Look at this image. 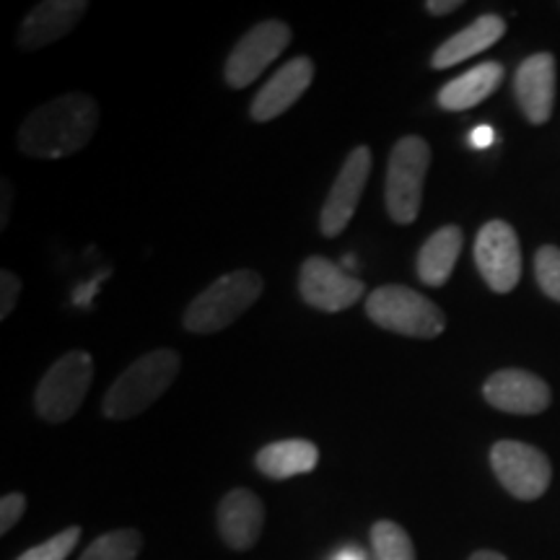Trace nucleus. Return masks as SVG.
<instances>
[{"instance_id":"nucleus-9","label":"nucleus","mask_w":560,"mask_h":560,"mask_svg":"<svg viewBox=\"0 0 560 560\" xmlns=\"http://www.w3.org/2000/svg\"><path fill=\"white\" fill-rule=\"evenodd\" d=\"M475 265L490 291L509 293L522 278V247L506 221H488L475 240Z\"/></svg>"},{"instance_id":"nucleus-15","label":"nucleus","mask_w":560,"mask_h":560,"mask_svg":"<svg viewBox=\"0 0 560 560\" xmlns=\"http://www.w3.org/2000/svg\"><path fill=\"white\" fill-rule=\"evenodd\" d=\"M516 102L532 125H545L556 104V58L550 52H537L516 70Z\"/></svg>"},{"instance_id":"nucleus-17","label":"nucleus","mask_w":560,"mask_h":560,"mask_svg":"<svg viewBox=\"0 0 560 560\" xmlns=\"http://www.w3.org/2000/svg\"><path fill=\"white\" fill-rule=\"evenodd\" d=\"M503 34H506V21L495 13H482L480 19H475L467 30H462L444 42L436 52H433L431 66L436 70H446L459 66V62L475 58V55L486 52L488 47H493Z\"/></svg>"},{"instance_id":"nucleus-28","label":"nucleus","mask_w":560,"mask_h":560,"mask_svg":"<svg viewBox=\"0 0 560 560\" xmlns=\"http://www.w3.org/2000/svg\"><path fill=\"white\" fill-rule=\"evenodd\" d=\"M0 190H3V210H0V229L5 231V226H9V219H11L9 208L13 206V187H11V182L9 179L0 182Z\"/></svg>"},{"instance_id":"nucleus-21","label":"nucleus","mask_w":560,"mask_h":560,"mask_svg":"<svg viewBox=\"0 0 560 560\" xmlns=\"http://www.w3.org/2000/svg\"><path fill=\"white\" fill-rule=\"evenodd\" d=\"M143 537L138 529H115L96 537L79 560H138Z\"/></svg>"},{"instance_id":"nucleus-31","label":"nucleus","mask_w":560,"mask_h":560,"mask_svg":"<svg viewBox=\"0 0 560 560\" xmlns=\"http://www.w3.org/2000/svg\"><path fill=\"white\" fill-rule=\"evenodd\" d=\"M470 560H509V558L501 556V552H495V550H478V552H472Z\"/></svg>"},{"instance_id":"nucleus-12","label":"nucleus","mask_w":560,"mask_h":560,"mask_svg":"<svg viewBox=\"0 0 560 560\" xmlns=\"http://www.w3.org/2000/svg\"><path fill=\"white\" fill-rule=\"evenodd\" d=\"M482 395H486L488 405H493L501 412H511V416H537V412L548 410L550 405L548 384L524 369L495 371L482 384Z\"/></svg>"},{"instance_id":"nucleus-13","label":"nucleus","mask_w":560,"mask_h":560,"mask_svg":"<svg viewBox=\"0 0 560 560\" xmlns=\"http://www.w3.org/2000/svg\"><path fill=\"white\" fill-rule=\"evenodd\" d=\"M86 0H47V3L34 5L19 30V47L26 52H37L68 37L75 24L86 16Z\"/></svg>"},{"instance_id":"nucleus-19","label":"nucleus","mask_w":560,"mask_h":560,"mask_svg":"<svg viewBox=\"0 0 560 560\" xmlns=\"http://www.w3.org/2000/svg\"><path fill=\"white\" fill-rule=\"evenodd\" d=\"M317 462L319 450L306 439L272 441V444L262 446L260 454L255 457L257 470L272 480H289L296 478V475L312 472Z\"/></svg>"},{"instance_id":"nucleus-23","label":"nucleus","mask_w":560,"mask_h":560,"mask_svg":"<svg viewBox=\"0 0 560 560\" xmlns=\"http://www.w3.org/2000/svg\"><path fill=\"white\" fill-rule=\"evenodd\" d=\"M81 540V527H68L58 532V535L50 537L47 542L37 545V548H30L21 552L16 560H66L70 552H73L75 545Z\"/></svg>"},{"instance_id":"nucleus-7","label":"nucleus","mask_w":560,"mask_h":560,"mask_svg":"<svg viewBox=\"0 0 560 560\" xmlns=\"http://www.w3.org/2000/svg\"><path fill=\"white\" fill-rule=\"evenodd\" d=\"M291 26L278 19H268L240 39L223 68L226 83L231 89H247L268 70L270 62L280 58V52L291 45Z\"/></svg>"},{"instance_id":"nucleus-3","label":"nucleus","mask_w":560,"mask_h":560,"mask_svg":"<svg viewBox=\"0 0 560 560\" xmlns=\"http://www.w3.org/2000/svg\"><path fill=\"white\" fill-rule=\"evenodd\" d=\"M262 289V278L255 270H234L229 276H221L190 301L182 325L195 335L226 330L260 299Z\"/></svg>"},{"instance_id":"nucleus-1","label":"nucleus","mask_w":560,"mask_h":560,"mask_svg":"<svg viewBox=\"0 0 560 560\" xmlns=\"http://www.w3.org/2000/svg\"><path fill=\"white\" fill-rule=\"evenodd\" d=\"M100 125V104L94 96L62 94L42 104L19 130V151L30 159H66L86 149Z\"/></svg>"},{"instance_id":"nucleus-14","label":"nucleus","mask_w":560,"mask_h":560,"mask_svg":"<svg viewBox=\"0 0 560 560\" xmlns=\"http://www.w3.org/2000/svg\"><path fill=\"white\" fill-rule=\"evenodd\" d=\"M314 81V62L310 58H293L252 100L249 115L255 122H270L289 112Z\"/></svg>"},{"instance_id":"nucleus-2","label":"nucleus","mask_w":560,"mask_h":560,"mask_svg":"<svg viewBox=\"0 0 560 560\" xmlns=\"http://www.w3.org/2000/svg\"><path fill=\"white\" fill-rule=\"evenodd\" d=\"M179 374V355L170 348L151 350L117 376L104 395L102 410L109 420H128L145 412L172 387Z\"/></svg>"},{"instance_id":"nucleus-26","label":"nucleus","mask_w":560,"mask_h":560,"mask_svg":"<svg viewBox=\"0 0 560 560\" xmlns=\"http://www.w3.org/2000/svg\"><path fill=\"white\" fill-rule=\"evenodd\" d=\"M21 296V278L16 272H0V319H9L11 312L16 310V301Z\"/></svg>"},{"instance_id":"nucleus-24","label":"nucleus","mask_w":560,"mask_h":560,"mask_svg":"<svg viewBox=\"0 0 560 560\" xmlns=\"http://www.w3.org/2000/svg\"><path fill=\"white\" fill-rule=\"evenodd\" d=\"M537 283L545 291V296L560 304V249L558 247H540L535 257Z\"/></svg>"},{"instance_id":"nucleus-30","label":"nucleus","mask_w":560,"mask_h":560,"mask_svg":"<svg viewBox=\"0 0 560 560\" xmlns=\"http://www.w3.org/2000/svg\"><path fill=\"white\" fill-rule=\"evenodd\" d=\"M330 560H366V552L359 550V548H353V545H350V548H342V550L335 552V556H332Z\"/></svg>"},{"instance_id":"nucleus-6","label":"nucleus","mask_w":560,"mask_h":560,"mask_svg":"<svg viewBox=\"0 0 560 560\" xmlns=\"http://www.w3.org/2000/svg\"><path fill=\"white\" fill-rule=\"evenodd\" d=\"M91 382H94V359L86 350H70L47 369L37 392L34 408L45 423H66L81 410Z\"/></svg>"},{"instance_id":"nucleus-22","label":"nucleus","mask_w":560,"mask_h":560,"mask_svg":"<svg viewBox=\"0 0 560 560\" xmlns=\"http://www.w3.org/2000/svg\"><path fill=\"white\" fill-rule=\"evenodd\" d=\"M371 548H374V560H416L410 535L389 520L371 527Z\"/></svg>"},{"instance_id":"nucleus-10","label":"nucleus","mask_w":560,"mask_h":560,"mask_svg":"<svg viewBox=\"0 0 560 560\" xmlns=\"http://www.w3.org/2000/svg\"><path fill=\"white\" fill-rule=\"evenodd\" d=\"M299 291L306 304L319 312H342L355 306L363 296V280L350 276L327 257H310L301 265Z\"/></svg>"},{"instance_id":"nucleus-29","label":"nucleus","mask_w":560,"mask_h":560,"mask_svg":"<svg viewBox=\"0 0 560 560\" xmlns=\"http://www.w3.org/2000/svg\"><path fill=\"white\" fill-rule=\"evenodd\" d=\"M493 143V130L486 128V125H480V128H475L472 132V145L475 149H486V145Z\"/></svg>"},{"instance_id":"nucleus-16","label":"nucleus","mask_w":560,"mask_h":560,"mask_svg":"<svg viewBox=\"0 0 560 560\" xmlns=\"http://www.w3.org/2000/svg\"><path fill=\"white\" fill-rule=\"evenodd\" d=\"M265 506L247 488H234L219 503V535L231 550H249L260 540Z\"/></svg>"},{"instance_id":"nucleus-11","label":"nucleus","mask_w":560,"mask_h":560,"mask_svg":"<svg viewBox=\"0 0 560 560\" xmlns=\"http://www.w3.org/2000/svg\"><path fill=\"white\" fill-rule=\"evenodd\" d=\"M371 174V149L359 145L350 151V156L342 164V170L335 179L330 195H327L325 206L319 213V229L327 240L338 236L346 231V226L353 219L355 208L361 202V192L366 187Z\"/></svg>"},{"instance_id":"nucleus-8","label":"nucleus","mask_w":560,"mask_h":560,"mask_svg":"<svg viewBox=\"0 0 560 560\" xmlns=\"http://www.w3.org/2000/svg\"><path fill=\"white\" fill-rule=\"evenodd\" d=\"M490 467L501 486L520 501L540 499L552 480L550 459L522 441H499L490 450Z\"/></svg>"},{"instance_id":"nucleus-5","label":"nucleus","mask_w":560,"mask_h":560,"mask_svg":"<svg viewBox=\"0 0 560 560\" xmlns=\"http://www.w3.org/2000/svg\"><path fill=\"white\" fill-rule=\"evenodd\" d=\"M429 166L431 145L420 136L400 138L389 153L384 200H387L389 219L400 226H408L418 219Z\"/></svg>"},{"instance_id":"nucleus-4","label":"nucleus","mask_w":560,"mask_h":560,"mask_svg":"<svg viewBox=\"0 0 560 560\" xmlns=\"http://www.w3.org/2000/svg\"><path fill=\"white\" fill-rule=\"evenodd\" d=\"M366 314L376 327L405 335V338L431 340L446 327L444 312L431 299L397 283L371 291L366 299Z\"/></svg>"},{"instance_id":"nucleus-25","label":"nucleus","mask_w":560,"mask_h":560,"mask_svg":"<svg viewBox=\"0 0 560 560\" xmlns=\"http://www.w3.org/2000/svg\"><path fill=\"white\" fill-rule=\"evenodd\" d=\"M26 511V495L24 493H5L0 501V535H9L16 527L21 516Z\"/></svg>"},{"instance_id":"nucleus-18","label":"nucleus","mask_w":560,"mask_h":560,"mask_svg":"<svg viewBox=\"0 0 560 560\" xmlns=\"http://www.w3.org/2000/svg\"><path fill=\"white\" fill-rule=\"evenodd\" d=\"M501 62H482V66L467 70V73L457 75V79L441 86L439 91V104L446 112H465L478 107L480 102H486L503 81Z\"/></svg>"},{"instance_id":"nucleus-20","label":"nucleus","mask_w":560,"mask_h":560,"mask_svg":"<svg viewBox=\"0 0 560 560\" xmlns=\"http://www.w3.org/2000/svg\"><path fill=\"white\" fill-rule=\"evenodd\" d=\"M462 244H465V234L459 226H444L425 240L423 247L418 252V276L425 285H444L452 278L454 265L459 260Z\"/></svg>"},{"instance_id":"nucleus-27","label":"nucleus","mask_w":560,"mask_h":560,"mask_svg":"<svg viewBox=\"0 0 560 560\" xmlns=\"http://www.w3.org/2000/svg\"><path fill=\"white\" fill-rule=\"evenodd\" d=\"M462 9V0H429L425 3V11L431 13V16H446V13Z\"/></svg>"}]
</instances>
